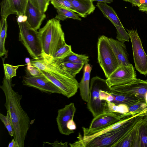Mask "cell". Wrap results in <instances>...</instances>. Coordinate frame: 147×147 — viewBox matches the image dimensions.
I'll use <instances>...</instances> for the list:
<instances>
[{
	"instance_id": "cell-13",
	"label": "cell",
	"mask_w": 147,
	"mask_h": 147,
	"mask_svg": "<svg viewBox=\"0 0 147 147\" xmlns=\"http://www.w3.org/2000/svg\"><path fill=\"white\" fill-rule=\"evenodd\" d=\"M76 111L74 104L72 102L58 110L56 121L58 129L61 134L68 136L72 134L67 128V125L71 120L73 119Z\"/></svg>"
},
{
	"instance_id": "cell-8",
	"label": "cell",
	"mask_w": 147,
	"mask_h": 147,
	"mask_svg": "<svg viewBox=\"0 0 147 147\" xmlns=\"http://www.w3.org/2000/svg\"><path fill=\"white\" fill-rule=\"evenodd\" d=\"M130 113L122 114L107 112L94 117L88 128L83 127V136H88L95 132L113 125L121 120Z\"/></svg>"
},
{
	"instance_id": "cell-14",
	"label": "cell",
	"mask_w": 147,
	"mask_h": 147,
	"mask_svg": "<svg viewBox=\"0 0 147 147\" xmlns=\"http://www.w3.org/2000/svg\"><path fill=\"white\" fill-rule=\"evenodd\" d=\"M28 0H2L1 3L2 18H7L12 14L24 15Z\"/></svg>"
},
{
	"instance_id": "cell-43",
	"label": "cell",
	"mask_w": 147,
	"mask_h": 147,
	"mask_svg": "<svg viewBox=\"0 0 147 147\" xmlns=\"http://www.w3.org/2000/svg\"><path fill=\"white\" fill-rule=\"evenodd\" d=\"M123 0L125 1L129 2L130 3H131L132 4V1L131 0Z\"/></svg>"
},
{
	"instance_id": "cell-6",
	"label": "cell",
	"mask_w": 147,
	"mask_h": 147,
	"mask_svg": "<svg viewBox=\"0 0 147 147\" xmlns=\"http://www.w3.org/2000/svg\"><path fill=\"white\" fill-rule=\"evenodd\" d=\"M97 50L98 62L108 78L119 65L107 37L103 35L98 38Z\"/></svg>"
},
{
	"instance_id": "cell-11",
	"label": "cell",
	"mask_w": 147,
	"mask_h": 147,
	"mask_svg": "<svg viewBox=\"0 0 147 147\" xmlns=\"http://www.w3.org/2000/svg\"><path fill=\"white\" fill-rule=\"evenodd\" d=\"M23 85L37 89L42 92L49 94H61L60 89L41 74L32 76L28 72L23 78Z\"/></svg>"
},
{
	"instance_id": "cell-9",
	"label": "cell",
	"mask_w": 147,
	"mask_h": 147,
	"mask_svg": "<svg viewBox=\"0 0 147 147\" xmlns=\"http://www.w3.org/2000/svg\"><path fill=\"white\" fill-rule=\"evenodd\" d=\"M130 36L136 69L141 74H147V55L145 53L141 40L135 30H127Z\"/></svg>"
},
{
	"instance_id": "cell-4",
	"label": "cell",
	"mask_w": 147,
	"mask_h": 147,
	"mask_svg": "<svg viewBox=\"0 0 147 147\" xmlns=\"http://www.w3.org/2000/svg\"><path fill=\"white\" fill-rule=\"evenodd\" d=\"M18 23L20 30L19 40L25 46L32 59L41 57L43 51L38 32L32 28L27 20Z\"/></svg>"
},
{
	"instance_id": "cell-46",
	"label": "cell",
	"mask_w": 147,
	"mask_h": 147,
	"mask_svg": "<svg viewBox=\"0 0 147 147\" xmlns=\"http://www.w3.org/2000/svg\"></svg>"
},
{
	"instance_id": "cell-34",
	"label": "cell",
	"mask_w": 147,
	"mask_h": 147,
	"mask_svg": "<svg viewBox=\"0 0 147 147\" xmlns=\"http://www.w3.org/2000/svg\"><path fill=\"white\" fill-rule=\"evenodd\" d=\"M32 4L41 12L45 13L47 11L49 4L47 0H29Z\"/></svg>"
},
{
	"instance_id": "cell-1",
	"label": "cell",
	"mask_w": 147,
	"mask_h": 147,
	"mask_svg": "<svg viewBox=\"0 0 147 147\" xmlns=\"http://www.w3.org/2000/svg\"><path fill=\"white\" fill-rule=\"evenodd\" d=\"M0 88L5 98V107L10 114L14 130V138L18 142L20 147H24L31 121L26 112L22 108L20 101L22 96L13 89L11 80L4 76Z\"/></svg>"
},
{
	"instance_id": "cell-38",
	"label": "cell",
	"mask_w": 147,
	"mask_h": 147,
	"mask_svg": "<svg viewBox=\"0 0 147 147\" xmlns=\"http://www.w3.org/2000/svg\"><path fill=\"white\" fill-rule=\"evenodd\" d=\"M8 147H20L18 142L13 138L9 143Z\"/></svg>"
},
{
	"instance_id": "cell-24",
	"label": "cell",
	"mask_w": 147,
	"mask_h": 147,
	"mask_svg": "<svg viewBox=\"0 0 147 147\" xmlns=\"http://www.w3.org/2000/svg\"><path fill=\"white\" fill-rule=\"evenodd\" d=\"M139 147H147V121L144 118L138 127Z\"/></svg>"
},
{
	"instance_id": "cell-3",
	"label": "cell",
	"mask_w": 147,
	"mask_h": 147,
	"mask_svg": "<svg viewBox=\"0 0 147 147\" xmlns=\"http://www.w3.org/2000/svg\"><path fill=\"white\" fill-rule=\"evenodd\" d=\"M38 32L43 51L42 56H51L66 44L60 21L55 18L49 20Z\"/></svg>"
},
{
	"instance_id": "cell-2",
	"label": "cell",
	"mask_w": 147,
	"mask_h": 147,
	"mask_svg": "<svg viewBox=\"0 0 147 147\" xmlns=\"http://www.w3.org/2000/svg\"><path fill=\"white\" fill-rule=\"evenodd\" d=\"M145 115L144 113L137 115L120 127L91 139L83 141L77 140L69 145L71 147H114L133 130Z\"/></svg>"
},
{
	"instance_id": "cell-36",
	"label": "cell",
	"mask_w": 147,
	"mask_h": 147,
	"mask_svg": "<svg viewBox=\"0 0 147 147\" xmlns=\"http://www.w3.org/2000/svg\"><path fill=\"white\" fill-rule=\"evenodd\" d=\"M43 144H46L53 147H67L68 146L67 142L63 143L61 141L59 142L57 140L55 141L53 143H50L48 142H44Z\"/></svg>"
},
{
	"instance_id": "cell-31",
	"label": "cell",
	"mask_w": 147,
	"mask_h": 147,
	"mask_svg": "<svg viewBox=\"0 0 147 147\" xmlns=\"http://www.w3.org/2000/svg\"><path fill=\"white\" fill-rule=\"evenodd\" d=\"M117 30V39L119 41L124 43L125 41L129 42L130 39V35L125 31L124 27L115 25Z\"/></svg>"
},
{
	"instance_id": "cell-37",
	"label": "cell",
	"mask_w": 147,
	"mask_h": 147,
	"mask_svg": "<svg viewBox=\"0 0 147 147\" xmlns=\"http://www.w3.org/2000/svg\"><path fill=\"white\" fill-rule=\"evenodd\" d=\"M138 7L140 11L147 12V0H140V4Z\"/></svg>"
},
{
	"instance_id": "cell-19",
	"label": "cell",
	"mask_w": 147,
	"mask_h": 147,
	"mask_svg": "<svg viewBox=\"0 0 147 147\" xmlns=\"http://www.w3.org/2000/svg\"><path fill=\"white\" fill-rule=\"evenodd\" d=\"M75 9L76 13L83 18L93 13L95 7L90 0H67Z\"/></svg>"
},
{
	"instance_id": "cell-40",
	"label": "cell",
	"mask_w": 147,
	"mask_h": 147,
	"mask_svg": "<svg viewBox=\"0 0 147 147\" xmlns=\"http://www.w3.org/2000/svg\"><path fill=\"white\" fill-rule=\"evenodd\" d=\"M93 2L94 1H97L99 2H103L106 3H111L113 2V0H91Z\"/></svg>"
},
{
	"instance_id": "cell-45",
	"label": "cell",
	"mask_w": 147,
	"mask_h": 147,
	"mask_svg": "<svg viewBox=\"0 0 147 147\" xmlns=\"http://www.w3.org/2000/svg\"><path fill=\"white\" fill-rule=\"evenodd\" d=\"M48 3L49 4V3L51 1V0H47Z\"/></svg>"
},
{
	"instance_id": "cell-30",
	"label": "cell",
	"mask_w": 147,
	"mask_h": 147,
	"mask_svg": "<svg viewBox=\"0 0 147 147\" xmlns=\"http://www.w3.org/2000/svg\"><path fill=\"white\" fill-rule=\"evenodd\" d=\"M22 65L13 66L8 64H3L5 77L8 80H11L12 78L16 76V71Z\"/></svg>"
},
{
	"instance_id": "cell-21",
	"label": "cell",
	"mask_w": 147,
	"mask_h": 147,
	"mask_svg": "<svg viewBox=\"0 0 147 147\" xmlns=\"http://www.w3.org/2000/svg\"><path fill=\"white\" fill-rule=\"evenodd\" d=\"M104 16L114 25L123 27L120 20L113 9L107 3L98 2L96 5Z\"/></svg>"
},
{
	"instance_id": "cell-39",
	"label": "cell",
	"mask_w": 147,
	"mask_h": 147,
	"mask_svg": "<svg viewBox=\"0 0 147 147\" xmlns=\"http://www.w3.org/2000/svg\"><path fill=\"white\" fill-rule=\"evenodd\" d=\"M17 16V21L18 22H24L27 20V17L24 15H21Z\"/></svg>"
},
{
	"instance_id": "cell-7",
	"label": "cell",
	"mask_w": 147,
	"mask_h": 147,
	"mask_svg": "<svg viewBox=\"0 0 147 147\" xmlns=\"http://www.w3.org/2000/svg\"><path fill=\"white\" fill-rule=\"evenodd\" d=\"M110 89L116 93L141 100L147 106V80L136 78L129 83L112 86Z\"/></svg>"
},
{
	"instance_id": "cell-23",
	"label": "cell",
	"mask_w": 147,
	"mask_h": 147,
	"mask_svg": "<svg viewBox=\"0 0 147 147\" xmlns=\"http://www.w3.org/2000/svg\"><path fill=\"white\" fill-rule=\"evenodd\" d=\"M7 18H1L0 22V57L7 55V51L5 47V41L7 36Z\"/></svg>"
},
{
	"instance_id": "cell-16",
	"label": "cell",
	"mask_w": 147,
	"mask_h": 147,
	"mask_svg": "<svg viewBox=\"0 0 147 147\" xmlns=\"http://www.w3.org/2000/svg\"><path fill=\"white\" fill-rule=\"evenodd\" d=\"M108 41L117 58L119 66L130 64L129 54L125 44L112 38H108Z\"/></svg>"
},
{
	"instance_id": "cell-29",
	"label": "cell",
	"mask_w": 147,
	"mask_h": 147,
	"mask_svg": "<svg viewBox=\"0 0 147 147\" xmlns=\"http://www.w3.org/2000/svg\"><path fill=\"white\" fill-rule=\"evenodd\" d=\"M108 112L126 114L129 113L128 107L123 105H117L109 101H107Z\"/></svg>"
},
{
	"instance_id": "cell-33",
	"label": "cell",
	"mask_w": 147,
	"mask_h": 147,
	"mask_svg": "<svg viewBox=\"0 0 147 147\" xmlns=\"http://www.w3.org/2000/svg\"><path fill=\"white\" fill-rule=\"evenodd\" d=\"M146 108V104L142 102H140L128 107L129 113L132 115H135L139 113Z\"/></svg>"
},
{
	"instance_id": "cell-12",
	"label": "cell",
	"mask_w": 147,
	"mask_h": 147,
	"mask_svg": "<svg viewBox=\"0 0 147 147\" xmlns=\"http://www.w3.org/2000/svg\"><path fill=\"white\" fill-rule=\"evenodd\" d=\"M136 78L135 68L131 64L119 66L106 79L107 83L110 88L112 86L129 83Z\"/></svg>"
},
{
	"instance_id": "cell-32",
	"label": "cell",
	"mask_w": 147,
	"mask_h": 147,
	"mask_svg": "<svg viewBox=\"0 0 147 147\" xmlns=\"http://www.w3.org/2000/svg\"><path fill=\"white\" fill-rule=\"evenodd\" d=\"M51 2L56 9L61 7L76 12L71 3L67 0H51Z\"/></svg>"
},
{
	"instance_id": "cell-17",
	"label": "cell",
	"mask_w": 147,
	"mask_h": 147,
	"mask_svg": "<svg viewBox=\"0 0 147 147\" xmlns=\"http://www.w3.org/2000/svg\"><path fill=\"white\" fill-rule=\"evenodd\" d=\"M105 100L117 105H123L128 107L141 102L144 103L137 98L116 93L112 91L111 89L106 92Z\"/></svg>"
},
{
	"instance_id": "cell-41",
	"label": "cell",
	"mask_w": 147,
	"mask_h": 147,
	"mask_svg": "<svg viewBox=\"0 0 147 147\" xmlns=\"http://www.w3.org/2000/svg\"><path fill=\"white\" fill-rule=\"evenodd\" d=\"M132 4L134 6H138L140 4V0H131Z\"/></svg>"
},
{
	"instance_id": "cell-10",
	"label": "cell",
	"mask_w": 147,
	"mask_h": 147,
	"mask_svg": "<svg viewBox=\"0 0 147 147\" xmlns=\"http://www.w3.org/2000/svg\"><path fill=\"white\" fill-rule=\"evenodd\" d=\"M40 71L41 74L59 88L62 94L68 98L73 96L77 92L79 83L75 77L70 75L53 76L44 71Z\"/></svg>"
},
{
	"instance_id": "cell-20",
	"label": "cell",
	"mask_w": 147,
	"mask_h": 147,
	"mask_svg": "<svg viewBox=\"0 0 147 147\" xmlns=\"http://www.w3.org/2000/svg\"><path fill=\"white\" fill-rule=\"evenodd\" d=\"M140 122L131 131L116 144L114 147H139L138 127Z\"/></svg>"
},
{
	"instance_id": "cell-15",
	"label": "cell",
	"mask_w": 147,
	"mask_h": 147,
	"mask_svg": "<svg viewBox=\"0 0 147 147\" xmlns=\"http://www.w3.org/2000/svg\"><path fill=\"white\" fill-rule=\"evenodd\" d=\"M24 15L27 17V21L34 30L39 29L42 21L46 18L45 13L41 12L34 7L28 0Z\"/></svg>"
},
{
	"instance_id": "cell-28",
	"label": "cell",
	"mask_w": 147,
	"mask_h": 147,
	"mask_svg": "<svg viewBox=\"0 0 147 147\" xmlns=\"http://www.w3.org/2000/svg\"><path fill=\"white\" fill-rule=\"evenodd\" d=\"M0 119L7 130L9 135L11 137H13L14 134V128L9 112L7 111L6 116L0 113Z\"/></svg>"
},
{
	"instance_id": "cell-22",
	"label": "cell",
	"mask_w": 147,
	"mask_h": 147,
	"mask_svg": "<svg viewBox=\"0 0 147 147\" xmlns=\"http://www.w3.org/2000/svg\"><path fill=\"white\" fill-rule=\"evenodd\" d=\"M73 53L71 50V46L65 44L51 56L48 57L53 62L59 64L64 58Z\"/></svg>"
},
{
	"instance_id": "cell-27",
	"label": "cell",
	"mask_w": 147,
	"mask_h": 147,
	"mask_svg": "<svg viewBox=\"0 0 147 147\" xmlns=\"http://www.w3.org/2000/svg\"><path fill=\"white\" fill-rule=\"evenodd\" d=\"M89 60L88 56L84 55H79L74 53L64 58L59 63L63 62H69L84 65L88 63Z\"/></svg>"
},
{
	"instance_id": "cell-18",
	"label": "cell",
	"mask_w": 147,
	"mask_h": 147,
	"mask_svg": "<svg viewBox=\"0 0 147 147\" xmlns=\"http://www.w3.org/2000/svg\"><path fill=\"white\" fill-rule=\"evenodd\" d=\"M92 67L87 63L85 65L82 78L78 83L80 94L82 99L88 103L89 100L90 93V81Z\"/></svg>"
},
{
	"instance_id": "cell-44",
	"label": "cell",
	"mask_w": 147,
	"mask_h": 147,
	"mask_svg": "<svg viewBox=\"0 0 147 147\" xmlns=\"http://www.w3.org/2000/svg\"><path fill=\"white\" fill-rule=\"evenodd\" d=\"M144 119L147 121V113L144 116Z\"/></svg>"
},
{
	"instance_id": "cell-25",
	"label": "cell",
	"mask_w": 147,
	"mask_h": 147,
	"mask_svg": "<svg viewBox=\"0 0 147 147\" xmlns=\"http://www.w3.org/2000/svg\"><path fill=\"white\" fill-rule=\"evenodd\" d=\"M57 14L56 15L55 18L59 20L63 21L66 19L71 18L79 21L82 20L79 17V15L76 14L75 12L69 9L61 7L57 9Z\"/></svg>"
},
{
	"instance_id": "cell-35",
	"label": "cell",
	"mask_w": 147,
	"mask_h": 147,
	"mask_svg": "<svg viewBox=\"0 0 147 147\" xmlns=\"http://www.w3.org/2000/svg\"><path fill=\"white\" fill-rule=\"evenodd\" d=\"M28 72L32 76H36L41 74V72L40 69L34 67L30 64V63L26 64Z\"/></svg>"
},
{
	"instance_id": "cell-5",
	"label": "cell",
	"mask_w": 147,
	"mask_h": 147,
	"mask_svg": "<svg viewBox=\"0 0 147 147\" xmlns=\"http://www.w3.org/2000/svg\"><path fill=\"white\" fill-rule=\"evenodd\" d=\"M108 86L106 79L97 76L91 79L89 100L87 103V108L94 117L108 112L107 102L101 100L100 95L101 90Z\"/></svg>"
},
{
	"instance_id": "cell-42",
	"label": "cell",
	"mask_w": 147,
	"mask_h": 147,
	"mask_svg": "<svg viewBox=\"0 0 147 147\" xmlns=\"http://www.w3.org/2000/svg\"><path fill=\"white\" fill-rule=\"evenodd\" d=\"M26 62L27 63V64H28L30 63L31 60L30 59L28 58H26L25 59Z\"/></svg>"
},
{
	"instance_id": "cell-26",
	"label": "cell",
	"mask_w": 147,
	"mask_h": 147,
	"mask_svg": "<svg viewBox=\"0 0 147 147\" xmlns=\"http://www.w3.org/2000/svg\"><path fill=\"white\" fill-rule=\"evenodd\" d=\"M58 64L69 74L75 78L84 65L69 62H63Z\"/></svg>"
}]
</instances>
